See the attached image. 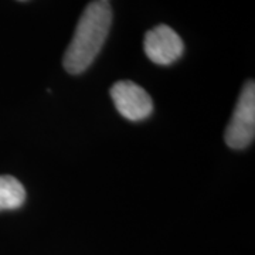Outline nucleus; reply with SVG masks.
Returning a JSON list of instances; mask_svg holds the SVG:
<instances>
[{
    "label": "nucleus",
    "mask_w": 255,
    "mask_h": 255,
    "mask_svg": "<svg viewBox=\"0 0 255 255\" xmlns=\"http://www.w3.org/2000/svg\"><path fill=\"white\" fill-rule=\"evenodd\" d=\"M112 23L108 1L94 0L82 11L73 40L64 54V68L71 74L85 71L104 46Z\"/></svg>",
    "instance_id": "1"
},
{
    "label": "nucleus",
    "mask_w": 255,
    "mask_h": 255,
    "mask_svg": "<svg viewBox=\"0 0 255 255\" xmlns=\"http://www.w3.org/2000/svg\"><path fill=\"white\" fill-rule=\"evenodd\" d=\"M255 136V85H244L233 118L226 130V143L233 149H244L253 143Z\"/></svg>",
    "instance_id": "2"
},
{
    "label": "nucleus",
    "mask_w": 255,
    "mask_h": 255,
    "mask_svg": "<svg viewBox=\"0 0 255 255\" xmlns=\"http://www.w3.org/2000/svg\"><path fill=\"white\" fill-rule=\"evenodd\" d=\"M111 97L118 112L129 121H142L153 111L149 94L132 81H118L111 88Z\"/></svg>",
    "instance_id": "3"
},
{
    "label": "nucleus",
    "mask_w": 255,
    "mask_h": 255,
    "mask_svg": "<svg viewBox=\"0 0 255 255\" xmlns=\"http://www.w3.org/2000/svg\"><path fill=\"white\" fill-rule=\"evenodd\" d=\"M143 50L150 61L159 65H169L182 57L184 46L173 28L159 24L145 34Z\"/></svg>",
    "instance_id": "4"
},
{
    "label": "nucleus",
    "mask_w": 255,
    "mask_h": 255,
    "mask_svg": "<svg viewBox=\"0 0 255 255\" xmlns=\"http://www.w3.org/2000/svg\"><path fill=\"white\" fill-rule=\"evenodd\" d=\"M26 200L23 184L13 176H0V211L18 209Z\"/></svg>",
    "instance_id": "5"
},
{
    "label": "nucleus",
    "mask_w": 255,
    "mask_h": 255,
    "mask_svg": "<svg viewBox=\"0 0 255 255\" xmlns=\"http://www.w3.org/2000/svg\"><path fill=\"white\" fill-rule=\"evenodd\" d=\"M101 1H110V0H101Z\"/></svg>",
    "instance_id": "6"
}]
</instances>
